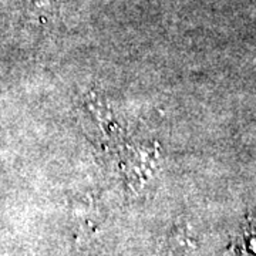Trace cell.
Returning a JSON list of instances; mask_svg holds the SVG:
<instances>
[{"mask_svg": "<svg viewBox=\"0 0 256 256\" xmlns=\"http://www.w3.org/2000/svg\"><path fill=\"white\" fill-rule=\"evenodd\" d=\"M33 10L43 23H50L54 18L56 6L53 0H33Z\"/></svg>", "mask_w": 256, "mask_h": 256, "instance_id": "cell-1", "label": "cell"}]
</instances>
